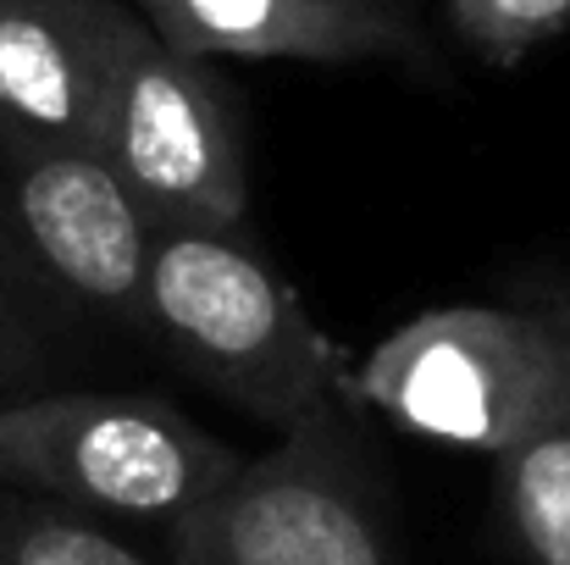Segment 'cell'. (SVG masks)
Instances as JSON below:
<instances>
[{
    "label": "cell",
    "instance_id": "2",
    "mask_svg": "<svg viewBox=\"0 0 570 565\" xmlns=\"http://www.w3.org/2000/svg\"><path fill=\"white\" fill-rule=\"evenodd\" d=\"M244 455L161 393L67 388L0 405V483L83 516L173 527L233 483Z\"/></svg>",
    "mask_w": 570,
    "mask_h": 565
},
{
    "label": "cell",
    "instance_id": "9",
    "mask_svg": "<svg viewBox=\"0 0 570 565\" xmlns=\"http://www.w3.org/2000/svg\"><path fill=\"white\" fill-rule=\"evenodd\" d=\"M554 322V382L532 427L493 460L504 522L532 565H570V294L543 300Z\"/></svg>",
    "mask_w": 570,
    "mask_h": 565
},
{
    "label": "cell",
    "instance_id": "11",
    "mask_svg": "<svg viewBox=\"0 0 570 565\" xmlns=\"http://www.w3.org/2000/svg\"><path fill=\"white\" fill-rule=\"evenodd\" d=\"M449 33L488 67H521L570 28V0H443Z\"/></svg>",
    "mask_w": 570,
    "mask_h": 565
},
{
    "label": "cell",
    "instance_id": "7",
    "mask_svg": "<svg viewBox=\"0 0 570 565\" xmlns=\"http://www.w3.org/2000/svg\"><path fill=\"white\" fill-rule=\"evenodd\" d=\"M128 0H0V145H100Z\"/></svg>",
    "mask_w": 570,
    "mask_h": 565
},
{
    "label": "cell",
    "instance_id": "1",
    "mask_svg": "<svg viewBox=\"0 0 570 565\" xmlns=\"http://www.w3.org/2000/svg\"><path fill=\"white\" fill-rule=\"evenodd\" d=\"M145 316V339L277 438L355 416L361 405L344 355L238 227H156Z\"/></svg>",
    "mask_w": 570,
    "mask_h": 565
},
{
    "label": "cell",
    "instance_id": "4",
    "mask_svg": "<svg viewBox=\"0 0 570 565\" xmlns=\"http://www.w3.org/2000/svg\"><path fill=\"white\" fill-rule=\"evenodd\" d=\"M167 565H399L355 416L283 432L161 533Z\"/></svg>",
    "mask_w": 570,
    "mask_h": 565
},
{
    "label": "cell",
    "instance_id": "10",
    "mask_svg": "<svg viewBox=\"0 0 570 565\" xmlns=\"http://www.w3.org/2000/svg\"><path fill=\"white\" fill-rule=\"evenodd\" d=\"M0 565H156L95 516L0 483Z\"/></svg>",
    "mask_w": 570,
    "mask_h": 565
},
{
    "label": "cell",
    "instance_id": "5",
    "mask_svg": "<svg viewBox=\"0 0 570 565\" xmlns=\"http://www.w3.org/2000/svg\"><path fill=\"white\" fill-rule=\"evenodd\" d=\"M156 227H238L249 211V162L238 106L210 67L167 45L139 11L122 33L100 145Z\"/></svg>",
    "mask_w": 570,
    "mask_h": 565
},
{
    "label": "cell",
    "instance_id": "3",
    "mask_svg": "<svg viewBox=\"0 0 570 565\" xmlns=\"http://www.w3.org/2000/svg\"><path fill=\"white\" fill-rule=\"evenodd\" d=\"M549 305H438L387 333L355 367V399L415 438L504 455L549 399L554 382Z\"/></svg>",
    "mask_w": 570,
    "mask_h": 565
},
{
    "label": "cell",
    "instance_id": "8",
    "mask_svg": "<svg viewBox=\"0 0 570 565\" xmlns=\"http://www.w3.org/2000/svg\"><path fill=\"white\" fill-rule=\"evenodd\" d=\"M167 45L244 61L438 67L415 0H128Z\"/></svg>",
    "mask_w": 570,
    "mask_h": 565
},
{
    "label": "cell",
    "instance_id": "13",
    "mask_svg": "<svg viewBox=\"0 0 570 565\" xmlns=\"http://www.w3.org/2000/svg\"><path fill=\"white\" fill-rule=\"evenodd\" d=\"M0 405H6V388H0Z\"/></svg>",
    "mask_w": 570,
    "mask_h": 565
},
{
    "label": "cell",
    "instance_id": "6",
    "mask_svg": "<svg viewBox=\"0 0 570 565\" xmlns=\"http://www.w3.org/2000/svg\"><path fill=\"white\" fill-rule=\"evenodd\" d=\"M0 211L28 266L61 300L139 339L150 333L145 266L156 222L106 167L100 150L0 145Z\"/></svg>",
    "mask_w": 570,
    "mask_h": 565
},
{
    "label": "cell",
    "instance_id": "12",
    "mask_svg": "<svg viewBox=\"0 0 570 565\" xmlns=\"http://www.w3.org/2000/svg\"><path fill=\"white\" fill-rule=\"evenodd\" d=\"M28 277H39V272L28 266L17 233H11V222L0 211V372L17 367V344H22V311L17 305H22V283Z\"/></svg>",
    "mask_w": 570,
    "mask_h": 565
}]
</instances>
